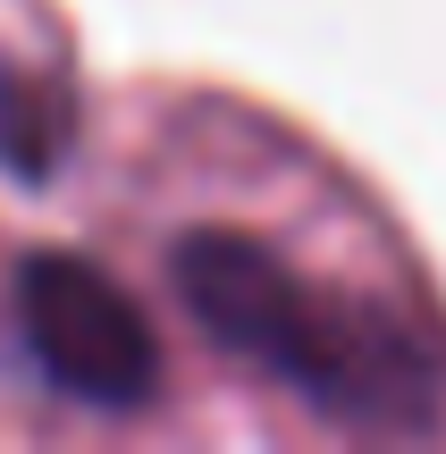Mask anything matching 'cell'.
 Returning <instances> with one entry per match:
<instances>
[{
  "label": "cell",
  "instance_id": "1",
  "mask_svg": "<svg viewBox=\"0 0 446 454\" xmlns=\"http://www.w3.org/2000/svg\"><path fill=\"white\" fill-rule=\"evenodd\" d=\"M177 294L219 354L253 362L262 379H278L286 395H303L346 429H430L446 404V371L430 337H413L396 311L278 261L253 236L194 227L177 244Z\"/></svg>",
  "mask_w": 446,
  "mask_h": 454
},
{
  "label": "cell",
  "instance_id": "2",
  "mask_svg": "<svg viewBox=\"0 0 446 454\" xmlns=\"http://www.w3.org/2000/svg\"><path fill=\"white\" fill-rule=\"evenodd\" d=\"M17 337L43 362V379L76 404L135 412L160 387V337L135 311V294L110 270L76 253H34L17 270Z\"/></svg>",
  "mask_w": 446,
  "mask_h": 454
}]
</instances>
